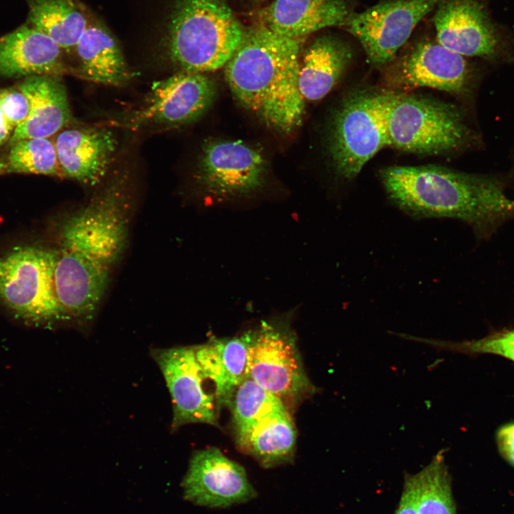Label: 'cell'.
<instances>
[{
    "label": "cell",
    "instance_id": "cell-18",
    "mask_svg": "<svg viewBox=\"0 0 514 514\" xmlns=\"http://www.w3.org/2000/svg\"><path fill=\"white\" fill-rule=\"evenodd\" d=\"M18 88L28 98L31 109L26 120L11 134L9 146L23 139L49 138L69 123L66 91L56 76H29Z\"/></svg>",
    "mask_w": 514,
    "mask_h": 514
},
{
    "label": "cell",
    "instance_id": "cell-3",
    "mask_svg": "<svg viewBox=\"0 0 514 514\" xmlns=\"http://www.w3.org/2000/svg\"><path fill=\"white\" fill-rule=\"evenodd\" d=\"M381 179L391 202L413 217L458 218L485 233L514 214V201L490 177L426 165L387 167Z\"/></svg>",
    "mask_w": 514,
    "mask_h": 514
},
{
    "label": "cell",
    "instance_id": "cell-15",
    "mask_svg": "<svg viewBox=\"0 0 514 514\" xmlns=\"http://www.w3.org/2000/svg\"><path fill=\"white\" fill-rule=\"evenodd\" d=\"M438 43L463 56L492 59L501 49L500 35L476 0H444L434 16Z\"/></svg>",
    "mask_w": 514,
    "mask_h": 514
},
{
    "label": "cell",
    "instance_id": "cell-16",
    "mask_svg": "<svg viewBox=\"0 0 514 514\" xmlns=\"http://www.w3.org/2000/svg\"><path fill=\"white\" fill-rule=\"evenodd\" d=\"M54 141L63 177L88 186L101 181L118 144L114 134L104 128L66 129Z\"/></svg>",
    "mask_w": 514,
    "mask_h": 514
},
{
    "label": "cell",
    "instance_id": "cell-22",
    "mask_svg": "<svg viewBox=\"0 0 514 514\" xmlns=\"http://www.w3.org/2000/svg\"><path fill=\"white\" fill-rule=\"evenodd\" d=\"M236 439L239 449L263 468L289 463L294 458L296 430L288 410L271 414L236 432Z\"/></svg>",
    "mask_w": 514,
    "mask_h": 514
},
{
    "label": "cell",
    "instance_id": "cell-14",
    "mask_svg": "<svg viewBox=\"0 0 514 514\" xmlns=\"http://www.w3.org/2000/svg\"><path fill=\"white\" fill-rule=\"evenodd\" d=\"M470 79L464 56L428 41L416 45L386 74V82L395 89L426 87L456 94L468 89Z\"/></svg>",
    "mask_w": 514,
    "mask_h": 514
},
{
    "label": "cell",
    "instance_id": "cell-20",
    "mask_svg": "<svg viewBox=\"0 0 514 514\" xmlns=\"http://www.w3.org/2000/svg\"><path fill=\"white\" fill-rule=\"evenodd\" d=\"M75 50L80 65L74 74L84 79L120 86L135 75L114 36L101 24H88Z\"/></svg>",
    "mask_w": 514,
    "mask_h": 514
},
{
    "label": "cell",
    "instance_id": "cell-31",
    "mask_svg": "<svg viewBox=\"0 0 514 514\" xmlns=\"http://www.w3.org/2000/svg\"><path fill=\"white\" fill-rule=\"evenodd\" d=\"M496 443L501 456L514 466V422L505 424L498 429Z\"/></svg>",
    "mask_w": 514,
    "mask_h": 514
},
{
    "label": "cell",
    "instance_id": "cell-12",
    "mask_svg": "<svg viewBox=\"0 0 514 514\" xmlns=\"http://www.w3.org/2000/svg\"><path fill=\"white\" fill-rule=\"evenodd\" d=\"M151 356L159 367L171 397L172 429L196 423L217 426L219 407L215 395L206 390V378L194 348H152Z\"/></svg>",
    "mask_w": 514,
    "mask_h": 514
},
{
    "label": "cell",
    "instance_id": "cell-6",
    "mask_svg": "<svg viewBox=\"0 0 514 514\" xmlns=\"http://www.w3.org/2000/svg\"><path fill=\"white\" fill-rule=\"evenodd\" d=\"M56 248L20 245L0 258V303L16 318L51 325L70 318L54 285Z\"/></svg>",
    "mask_w": 514,
    "mask_h": 514
},
{
    "label": "cell",
    "instance_id": "cell-28",
    "mask_svg": "<svg viewBox=\"0 0 514 514\" xmlns=\"http://www.w3.org/2000/svg\"><path fill=\"white\" fill-rule=\"evenodd\" d=\"M402 338L426 344L438 351L467 355L494 354L514 362V328L493 333L480 339L460 342L421 338L405 333Z\"/></svg>",
    "mask_w": 514,
    "mask_h": 514
},
{
    "label": "cell",
    "instance_id": "cell-7",
    "mask_svg": "<svg viewBox=\"0 0 514 514\" xmlns=\"http://www.w3.org/2000/svg\"><path fill=\"white\" fill-rule=\"evenodd\" d=\"M385 91L358 90L341 103L331 124L329 149L337 174L355 178L381 149L388 146Z\"/></svg>",
    "mask_w": 514,
    "mask_h": 514
},
{
    "label": "cell",
    "instance_id": "cell-30",
    "mask_svg": "<svg viewBox=\"0 0 514 514\" xmlns=\"http://www.w3.org/2000/svg\"><path fill=\"white\" fill-rule=\"evenodd\" d=\"M394 514H418L417 484L415 474H407L405 475L403 492Z\"/></svg>",
    "mask_w": 514,
    "mask_h": 514
},
{
    "label": "cell",
    "instance_id": "cell-25",
    "mask_svg": "<svg viewBox=\"0 0 514 514\" xmlns=\"http://www.w3.org/2000/svg\"><path fill=\"white\" fill-rule=\"evenodd\" d=\"M9 147L0 157V175L32 173L63 177L51 139H23Z\"/></svg>",
    "mask_w": 514,
    "mask_h": 514
},
{
    "label": "cell",
    "instance_id": "cell-19",
    "mask_svg": "<svg viewBox=\"0 0 514 514\" xmlns=\"http://www.w3.org/2000/svg\"><path fill=\"white\" fill-rule=\"evenodd\" d=\"M263 24L281 36L303 39L321 29L346 25L343 0H274L263 11Z\"/></svg>",
    "mask_w": 514,
    "mask_h": 514
},
{
    "label": "cell",
    "instance_id": "cell-21",
    "mask_svg": "<svg viewBox=\"0 0 514 514\" xmlns=\"http://www.w3.org/2000/svg\"><path fill=\"white\" fill-rule=\"evenodd\" d=\"M193 348L205 378L214 386L218 407L227 405L234 390L246 376L247 344L243 336L211 338Z\"/></svg>",
    "mask_w": 514,
    "mask_h": 514
},
{
    "label": "cell",
    "instance_id": "cell-9",
    "mask_svg": "<svg viewBox=\"0 0 514 514\" xmlns=\"http://www.w3.org/2000/svg\"><path fill=\"white\" fill-rule=\"evenodd\" d=\"M216 94V84L207 75L178 71L156 83L143 105L124 120V126L137 129L191 124L206 113Z\"/></svg>",
    "mask_w": 514,
    "mask_h": 514
},
{
    "label": "cell",
    "instance_id": "cell-1",
    "mask_svg": "<svg viewBox=\"0 0 514 514\" xmlns=\"http://www.w3.org/2000/svg\"><path fill=\"white\" fill-rule=\"evenodd\" d=\"M128 194L127 176L116 175L59 227L54 285L70 320L90 321L101 303L128 241Z\"/></svg>",
    "mask_w": 514,
    "mask_h": 514
},
{
    "label": "cell",
    "instance_id": "cell-4",
    "mask_svg": "<svg viewBox=\"0 0 514 514\" xmlns=\"http://www.w3.org/2000/svg\"><path fill=\"white\" fill-rule=\"evenodd\" d=\"M244 31L225 0H175L166 55L178 71H213L226 66Z\"/></svg>",
    "mask_w": 514,
    "mask_h": 514
},
{
    "label": "cell",
    "instance_id": "cell-2",
    "mask_svg": "<svg viewBox=\"0 0 514 514\" xmlns=\"http://www.w3.org/2000/svg\"><path fill=\"white\" fill-rule=\"evenodd\" d=\"M302 40L261 24L245 30L225 66L226 81L237 101L281 133H291L303 120L304 99L298 87Z\"/></svg>",
    "mask_w": 514,
    "mask_h": 514
},
{
    "label": "cell",
    "instance_id": "cell-32",
    "mask_svg": "<svg viewBox=\"0 0 514 514\" xmlns=\"http://www.w3.org/2000/svg\"><path fill=\"white\" fill-rule=\"evenodd\" d=\"M11 136L0 107V148L10 139Z\"/></svg>",
    "mask_w": 514,
    "mask_h": 514
},
{
    "label": "cell",
    "instance_id": "cell-8",
    "mask_svg": "<svg viewBox=\"0 0 514 514\" xmlns=\"http://www.w3.org/2000/svg\"><path fill=\"white\" fill-rule=\"evenodd\" d=\"M243 336L247 344L248 377L286 405L316 391L305 371L296 338L286 326L263 322Z\"/></svg>",
    "mask_w": 514,
    "mask_h": 514
},
{
    "label": "cell",
    "instance_id": "cell-10",
    "mask_svg": "<svg viewBox=\"0 0 514 514\" xmlns=\"http://www.w3.org/2000/svg\"><path fill=\"white\" fill-rule=\"evenodd\" d=\"M267 163L256 146L241 140H206L199 153L196 178L218 197L248 194L264 183Z\"/></svg>",
    "mask_w": 514,
    "mask_h": 514
},
{
    "label": "cell",
    "instance_id": "cell-23",
    "mask_svg": "<svg viewBox=\"0 0 514 514\" xmlns=\"http://www.w3.org/2000/svg\"><path fill=\"white\" fill-rule=\"evenodd\" d=\"M350 48L331 36L316 39L300 64L298 87L304 100L323 98L337 84L351 59Z\"/></svg>",
    "mask_w": 514,
    "mask_h": 514
},
{
    "label": "cell",
    "instance_id": "cell-29",
    "mask_svg": "<svg viewBox=\"0 0 514 514\" xmlns=\"http://www.w3.org/2000/svg\"><path fill=\"white\" fill-rule=\"evenodd\" d=\"M0 107L11 134L26 120L31 109L28 98L19 88L0 89Z\"/></svg>",
    "mask_w": 514,
    "mask_h": 514
},
{
    "label": "cell",
    "instance_id": "cell-11",
    "mask_svg": "<svg viewBox=\"0 0 514 514\" xmlns=\"http://www.w3.org/2000/svg\"><path fill=\"white\" fill-rule=\"evenodd\" d=\"M440 0H392L350 15L348 31L358 39L373 65L393 59L418 23Z\"/></svg>",
    "mask_w": 514,
    "mask_h": 514
},
{
    "label": "cell",
    "instance_id": "cell-13",
    "mask_svg": "<svg viewBox=\"0 0 514 514\" xmlns=\"http://www.w3.org/2000/svg\"><path fill=\"white\" fill-rule=\"evenodd\" d=\"M181 487L186 500L208 508H227L256 497L243 467L216 448L196 450Z\"/></svg>",
    "mask_w": 514,
    "mask_h": 514
},
{
    "label": "cell",
    "instance_id": "cell-24",
    "mask_svg": "<svg viewBox=\"0 0 514 514\" xmlns=\"http://www.w3.org/2000/svg\"><path fill=\"white\" fill-rule=\"evenodd\" d=\"M29 24L54 40L61 50L70 52L76 45L88 23L73 0H25Z\"/></svg>",
    "mask_w": 514,
    "mask_h": 514
},
{
    "label": "cell",
    "instance_id": "cell-26",
    "mask_svg": "<svg viewBox=\"0 0 514 514\" xmlns=\"http://www.w3.org/2000/svg\"><path fill=\"white\" fill-rule=\"evenodd\" d=\"M440 450L415 473L418 514H456L450 476Z\"/></svg>",
    "mask_w": 514,
    "mask_h": 514
},
{
    "label": "cell",
    "instance_id": "cell-5",
    "mask_svg": "<svg viewBox=\"0 0 514 514\" xmlns=\"http://www.w3.org/2000/svg\"><path fill=\"white\" fill-rule=\"evenodd\" d=\"M388 146L428 155L456 151L468 144L471 131L453 105L423 96L385 91Z\"/></svg>",
    "mask_w": 514,
    "mask_h": 514
},
{
    "label": "cell",
    "instance_id": "cell-17",
    "mask_svg": "<svg viewBox=\"0 0 514 514\" xmlns=\"http://www.w3.org/2000/svg\"><path fill=\"white\" fill-rule=\"evenodd\" d=\"M61 49L29 23L0 37V76H57L69 72Z\"/></svg>",
    "mask_w": 514,
    "mask_h": 514
},
{
    "label": "cell",
    "instance_id": "cell-27",
    "mask_svg": "<svg viewBox=\"0 0 514 514\" xmlns=\"http://www.w3.org/2000/svg\"><path fill=\"white\" fill-rule=\"evenodd\" d=\"M227 405L236 432L246 430L271 414L288 410L281 399L247 376L234 390Z\"/></svg>",
    "mask_w": 514,
    "mask_h": 514
}]
</instances>
